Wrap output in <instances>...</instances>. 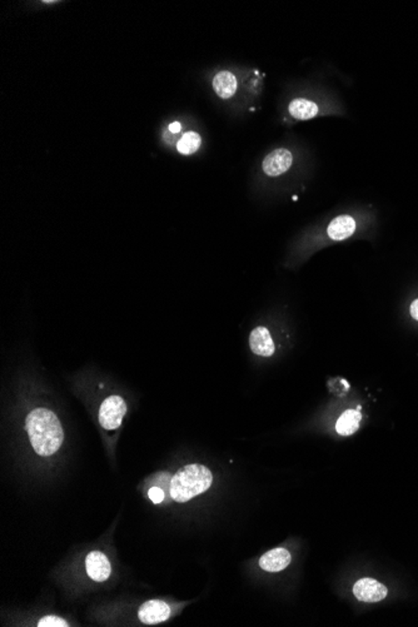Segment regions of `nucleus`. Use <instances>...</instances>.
Here are the masks:
<instances>
[{
	"label": "nucleus",
	"instance_id": "nucleus-8",
	"mask_svg": "<svg viewBox=\"0 0 418 627\" xmlns=\"http://www.w3.org/2000/svg\"><path fill=\"white\" fill-rule=\"evenodd\" d=\"M85 566H87V573L91 580H94L97 582H104L110 579L112 567H110L107 556L102 552H99V551L91 552L89 555L87 556Z\"/></svg>",
	"mask_w": 418,
	"mask_h": 627
},
{
	"label": "nucleus",
	"instance_id": "nucleus-10",
	"mask_svg": "<svg viewBox=\"0 0 418 627\" xmlns=\"http://www.w3.org/2000/svg\"><path fill=\"white\" fill-rule=\"evenodd\" d=\"M356 230V221L351 216H340L334 218L331 223L328 224L327 235L334 241H343L350 238Z\"/></svg>",
	"mask_w": 418,
	"mask_h": 627
},
{
	"label": "nucleus",
	"instance_id": "nucleus-7",
	"mask_svg": "<svg viewBox=\"0 0 418 627\" xmlns=\"http://www.w3.org/2000/svg\"><path fill=\"white\" fill-rule=\"evenodd\" d=\"M249 347L252 352L261 357H271L276 351L272 334L266 326H257L249 334Z\"/></svg>",
	"mask_w": 418,
	"mask_h": 627
},
{
	"label": "nucleus",
	"instance_id": "nucleus-16",
	"mask_svg": "<svg viewBox=\"0 0 418 627\" xmlns=\"http://www.w3.org/2000/svg\"><path fill=\"white\" fill-rule=\"evenodd\" d=\"M148 496H149V499H151L153 503H156V505L161 503V502H163L164 492L162 491V489H159V487H152V489H149Z\"/></svg>",
	"mask_w": 418,
	"mask_h": 627
},
{
	"label": "nucleus",
	"instance_id": "nucleus-12",
	"mask_svg": "<svg viewBox=\"0 0 418 627\" xmlns=\"http://www.w3.org/2000/svg\"><path fill=\"white\" fill-rule=\"evenodd\" d=\"M290 115L298 121H308L315 118V115H318V105L315 103L311 102L308 99L304 98H297L294 101L290 103Z\"/></svg>",
	"mask_w": 418,
	"mask_h": 627
},
{
	"label": "nucleus",
	"instance_id": "nucleus-18",
	"mask_svg": "<svg viewBox=\"0 0 418 627\" xmlns=\"http://www.w3.org/2000/svg\"><path fill=\"white\" fill-rule=\"evenodd\" d=\"M170 131L172 133H178L181 131V124L178 123V121H174V123H172L170 124Z\"/></svg>",
	"mask_w": 418,
	"mask_h": 627
},
{
	"label": "nucleus",
	"instance_id": "nucleus-6",
	"mask_svg": "<svg viewBox=\"0 0 418 627\" xmlns=\"http://www.w3.org/2000/svg\"><path fill=\"white\" fill-rule=\"evenodd\" d=\"M170 605L161 600H151L142 605L138 612L140 621L146 625H157L170 619Z\"/></svg>",
	"mask_w": 418,
	"mask_h": 627
},
{
	"label": "nucleus",
	"instance_id": "nucleus-4",
	"mask_svg": "<svg viewBox=\"0 0 418 627\" xmlns=\"http://www.w3.org/2000/svg\"><path fill=\"white\" fill-rule=\"evenodd\" d=\"M353 595L362 603H380L388 595L387 587L377 580L364 577L353 586Z\"/></svg>",
	"mask_w": 418,
	"mask_h": 627
},
{
	"label": "nucleus",
	"instance_id": "nucleus-15",
	"mask_svg": "<svg viewBox=\"0 0 418 627\" xmlns=\"http://www.w3.org/2000/svg\"><path fill=\"white\" fill-rule=\"evenodd\" d=\"M69 626L64 619L59 616H44L40 621L38 622V627H67Z\"/></svg>",
	"mask_w": 418,
	"mask_h": 627
},
{
	"label": "nucleus",
	"instance_id": "nucleus-14",
	"mask_svg": "<svg viewBox=\"0 0 418 627\" xmlns=\"http://www.w3.org/2000/svg\"><path fill=\"white\" fill-rule=\"evenodd\" d=\"M200 143H202V139L198 133H186V134H183L182 138L178 140L177 151L183 156H189V154H193L194 152L198 151Z\"/></svg>",
	"mask_w": 418,
	"mask_h": 627
},
{
	"label": "nucleus",
	"instance_id": "nucleus-9",
	"mask_svg": "<svg viewBox=\"0 0 418 627\" xmlns=\"http://www.w3.org/2000/svg\"><path fill=\"white\" fill-rule=\"evenodd\" d=\"M291 563V554L285 549L278 547L266 552L260 560V566L267 573H279Z\"/></svg>",
	"mask_w": 418,
	"mask_h": 627
},
{
	"label": "nucleus",
	"instance_id": "nucleus-17",
	"mask_svg": "<svg viewBox=\"0 0 418 627\" xmlns=\"http://www.w3.org/2000/svg\"><path fill=\"white\" fill-rule=\"evenodd\" d=\"M410 311H411V316H412L413 318L418 320V300H416V301H413L412 304H411V309H410Z\"/></svg>",
	"mask_w": 418,
	"mask_h": 627
},
{
	"label": "nucleus",
	"instance_id": "nucleus-5",
	"mask_svg": "<svg viewBox=\"0 0 418 627\" xmlns=\"http://www.w3.org/2000/svg\"><path fill=\"white\" fill-rule=\"evenodd\" d=\"M293 163V156L291 152L285 148H279L271 152L263 161L262 168L268 177H278L285 175Z\"/></svg>",
	"mask_w": 418,
	"mask_h": 627
},
{
	"label": "nucleus",
	"instance_id": "nucleus-3",
	"mask_svg": "<svg viewBox=\"0 0 418 627\" xmlns=\"http://www.w3.org/2000/svg\"><path fill=\"white\" fill-rule=\"evenodd\" d=\"M128 402L126 398L118 393L107 394L98 404V425L108 437L114 436L127 416Z\"/></svg>",
	"mask_w": 418,
	"mask_h": 627
},
{
	"label": "nucleus",
	"instance_id": "nucleus-1",
	"mask_svg": "<svg viewBox=\"0 0 418 627\" xmlns=\"http://www.w3.org/2000/svg\"><path fill=\"white\" fill-rule=\"evenodd\" d=\"M25 432L33 451L40 457H50L61 450L66 432L54 411L45 406L31 408L25 416Z\"/></svg>",
	"mask_w": 418,
	"mask_h": 627
},
{
	"label": "nucleus",
	"instance_id": "nucleus-13",
	"mask_svg": "<svg viewBox=\"0 0 418 627\" xmlns=\"http://www.w3.org/2000/svg\"><path fill=\"white\" fill-rule=\"evenodd\" d=\"M361 413L358 411L348 410L338 418L336 431L342 436H350L357 431L361 422Z\"/></svg>",
	"mask_w": 418,
	"mask_h": 627
},
{
	"label": "nucleus",
	"instance_id": "nucleus-11",
	"mask_svg": "<svg viewBox=\"0 0 418 627\" xmlns=\"http://www.w3.org/2000/svg\"><path fill=\"white\" fill-rule=\"evenodd\" d=\"M213 88L216 94L222 99L233 97L238 88L236 75L230 72H221L213 79Z\"/></svg>",
	"mask_w": 418,
	"mask_h": 627
},
{
	"label": "nucleus",
	"instance_id": "nucleus-2",
	"mask_svg": "<svg viewBox=\"0 0 418 627\" xmlns=\"http://www.w3.org/2000/svg\"><path fill=\"white\" fill-rule=\"evenodd\" d=\"M213 482L212 472L203 464H187L170 480V496L183 503L206 492Z\"/></svg>",
	"mask_w": 418,
	"mask_h": 627
}]
</instances>
